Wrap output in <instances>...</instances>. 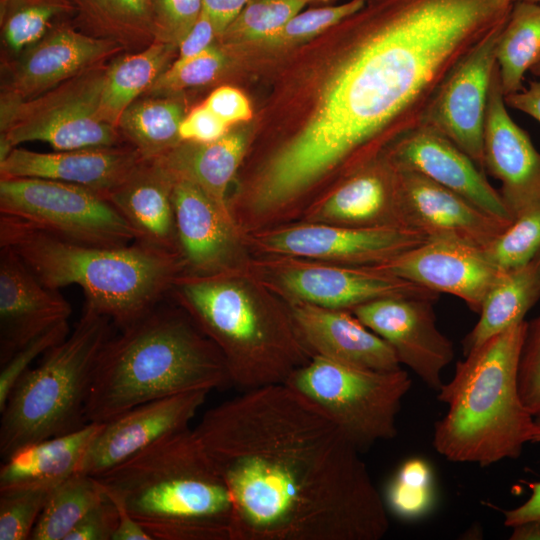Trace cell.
Instances as JSON below:
<instances>
[{"mask_svg": "<svg viewBox=\"0 0 540 540\" xmlns=\"http://www.w3.org/2000/svg\"><path fill=\"white\" fill-rule=\"evenodd\" d=\"M511 540H540V520H529L511 527Z\"/></svg>", "mask_w": 540, "mask_h": 540, "instance_id": "54", "label": "cell"}, {"mask_svg": "<svg viewBox=\"0 0 540 540\" xmlns=\"http://www.w3.org/2000/svg\"><path fill=\"white\" fill-rule=\"evenodd\" d=\"M226 64L222 50L210 46L184 61H174L147 91L149 96H172L184 89L206 85L215 80Z\"/></svg>", "mask_w": 540, "mask_h": 540, "instance_id": "41", "label": "cell"}, {"mask_svg": "<svg viewBox=\"0 0 540 540\" xmlns=\"http://www.w3.org/2000/svg\"><path fill=\"white\" fill-rule=\"evenodd\" d=\"M539 298L540 253L528 263L501 273L483 301L478 322L462 341L464 356L524 321Z\"/></svg>", "mask_w": 540, "mask_h": 540, "instance_id": "30", "label": "cell"}, {"mask_svg": "<svg viewBox=\"0 0 540 540\" xmlns=\"http://www.w3.org/2000/svg\"><path fill=\"white\" fill-rule=\"evenodd\" d=\"M109 318L84 307L65 340L49 349L18 380L0 411V455L85 424L95 365L111 336Z\"/></svg>", "mask_w": 540, "mask_h": 540, "instance_id": "8", "label": "cell"}, {"mask_svg": "<svg viewBox=\"0 0 540 540\" xmlns=\"http://www.w3.org/2000/svg\"><path fill=\"white\" fill-rule=\"evenodd\" d=\"M399 170L409 224L428 238L454 239L485 250L510 225L417 172Z\"/></svg>", "mask_w": 540, "mask_h": 540, "instance_id": "24", "label": "cell"}, {"mask_svg": "<svg viewBox=\"0 0 540 540\" xmlns=\"http://www.w3.org/2000/svg\"><path fill=\"white\" fill-rule=\"evenodd\" d=\"M540 59V3L515 1L496 46L504 96L523 89L525 73Z\"/></svg>", "mask_w": 540, "mask_h": 540, "instance_id": "34", "label": "cell"}, {"mask_svg": "<svg viewBox=\"0 0 540 540\" xmlns=\"http://www.w3.org/2000/svg\"><path fill=\"white\" fill-rule=\"evenodd\" d=\"M250 0H203V12L214 23L219 36L241 13Z\"/></svg>", "mask_w": 540, "mask_h": 540, "instance_id": "51", "label": "cell"}, {"mask_svg": "<svg viewBox=\"0 0 540 540\" xmlns=\"http://www.w3.org/2000/svg\"><path fill=\"white\" fill-rule=\"evenodd\" d=\"M219 36L212 20L202 11L197 21L180 41L175 61H184L208 49Z\"/></svg>", "mask_w": 540, "mask_h": 540, "instance_id": "49", "label": "cell"}, {"mask_svg": "<svg viewBox=\"0 0 540 540\" xmlns=\"http://www.w3.org/2000/svg\"><path fill=\"white\" fill-rule=\"evenodd\" d=\"M174 44L153 42L146 48L122 55L107 66L100 117L117 127L124 111L147 92L170 66Z\"/></svg>", "mask_w": 540, "mask_h": 540, "instance_id": "31", "label": "cell"}, {"mask_svg": "<svg viewBox=\"0 0 540 540\" xmlns=\"http://www.w3.org/2000/svg\"><path fill=\"white\" fill-rule=\"evenodd\" d=\"M536 424L534 443L540 442V419L536 420ZM528 487L531 491L529 498L521 505L503 512L505 526L511 528L525 521L540 520V481L529 483Z\"/></svg>", "mask_w": 540, "mask_h": 540, "instance_id": "50", "label": "cell"}, {"mask_svg": "<svg viewBox=\"0 0 540 540\" xmlns=\"http://www.w3.org/2000/svg\"><path fill=\"white\" fill-rule=\"evenodd\" d=\"M208 390H195L143 403L102 423L81 473L96 477L161 438L189 428Z\"/></svg>", "mask_w": 540, "mask_h": 540, "instance_id": "18", "label": "cell"}, {"mask_svg": "<svg viewBox=\"0 0 540 540\" xmlns=\"http://www.w3.org/2000/svg\"><path fill=\"white\" fill-rule=\"evenodd\" d=\"M247 145L243 133L232 132L206 143L182 141L153 160L175 178L195 183L229 213L227 199L230 186L244 162Z\"/></svg>", "mask_w": 540, "mask_h": 540, "instance_id": "29", "label": "cell"}, {"mask_svg": "<svg viewBox=\"0 0 540 540\" xmlns=\"http://www.w3.org/2000/svg\"><path fill=\"white\" fill-rule=\"evenodd\" d=\"M204 105L227 125L248 120L252 114L245 95L230 86L215 89Z\"/></svg>", "mask_w": 540, "mask_h": 540, "instance_id": "48", "label": "cell"}, {"mask_svg": "<svg viewBox=\"0 0 540 540\" xmlns=\"http://www.w3.org/2000/svg\"><path fill=\"white\" fill-rule=\"evenodd\" d=\"M435 301L387 297L361 304L351 312L392 347L401 365L438 391L444 383L442 372L454 358V347L436 326Z\"/></svg>", "mask_w": 540, "mask_h": 540, "instance_id": "14", "label": "cell"}, {"mask_svg": "<svg viewBox=\"0 0 540 540\" xmlns=\"http://www.w3.org/2000/svg\"><path fill=\"white\" fill-rule=\"evenodd\" d=\"M106 70L97 66L31 99L1 97L0 161L24 142L55 151L122 145L118 128L100 117Z\"/></svg>", "mask_w": 540, "mask_h": 540, "instance_id": "10", "label": "cell"}, {"mask_svg": "<svg viewBox=\"0 0 540 540\" xmlns=\"http://www.w3.org/2000/svg\"><path fill=\"white\" fill-rule=\"evenodd\" d=\"M70 303L43 285L9 248L0 246V365L53 326L67 322Z\"/></svg>", "mask_w": 540, "mask_h": 540, "instance_id": "23", "label": "cell"}, {"mask_svg": "<svg viewBox=\"0 0 540 540\" xmlns=\"http://www.w3.org/2000/svg\"><path fill=\"white\" fill-rule=\"evenodd\" d=\"M423 232L401 227H349L295 221L244 237L252 256L287 255L371 267L424 243Z\"/></svg>", "mask_w": 540, "mask_h": 540, "instance_id": "13", "label": "cell"}, {"mask_svg": "<svg viewBox=\"0 0 540 540\" xmlns=\"http://www.w3.org/2000/svg\"><path fill=\"white\" fill-rule=\"evenodd\" d=\"M86 33L140 51L155 42L153 0H70Z\"/></svg>", "mask_w": 540, "mask_h": 540, "instance_id": "32", "label": "cell"}, {"mask_svg": "<svg viewBox=\"0 0 540 540\" xmlns=\"http://www.w3.org/2000/svg\"><path fill=\"white\" fill-rule=\"evenodd\" d=\"M221 352L243 390L285 383L312 356L288 304L249 269L182 274L168 295Z\"/></svg>", "mask_w": 540, "mask_h": 540, "instance_id": "4", "label": "cell"}, {"mask_svg": "<svg viewBox=\"0 0 540 540\" xmlns=\"http://www.w3.org/2000/svg\"><path fill=\"white\" fill-rule=\"evenodd\" d=\"M53 489L48 486L0 488V540H30Z\"/></svg>", "mask_w": 540, "mask_h": 540, "instance_id": "38", "label": "cell"}, {"mask_svg": "<svg viewBox=\"0 0 540 540\" xmlns=\"http://www.w3.org/2000/svg\"><path fill=\"white\" fill-rule=\"evenodd\" d=\"M432 472L420 458L404 462L389 484L387 500L398 516L414 518L426 512L432 503Z\"/></svg>", "mask_w": 540, "mask_h": 540, "instance_id": "40", "label": "cell"}, {"mask_svg": "<svg viewBox=\"0 0 540 540\" xmlns=\"http://www.w3.org/2000/svg\"><path fill=\"white\" fill-rule=\"evenodd\" d=\"M385 154L398 168L431 179L508 225L513 221L485 172L436 129L421 125L395 141Z\"/></svg>", "mask_w": 540, "mask_h": 540, "instance_id": "22", "label": "cell"}, {"mask_svg": "<svg viewBox=\"0 0 540 540\" xmlns=\"http://www.w3.org/2000/svg\"><path fill=\"white\" fill-rule=\"evenodd\" d=\"M530 72L537 76V77H540V59L536 62V64L530 69Z\"/></svg>", "mask_w": 540, "mask_h": 540, "instance_id": "55", "label": "cell"}, {"mask_svg": "<svg viewBox=\"0 0 540 540\" xmlns=\"http://www.w3.org/2000/svg\"><path fill=\"white\" fill-rule=\"evenodd\" d=\"M118 519L115 504L105 494V497L78 522L65 540H112Z\"/></svg>", "mask_w": 540, "mask_h": 540, "instance_id": "46", "label": "cell"}, {"mask_svg": "<svg viewBox=\"0 0 540 540\" xmlns=\"http://www.w3.org/2000/svg\"><path fill=\"white\" fill-rule=\"evenodd\" d=\"M286 303L297 331L312 355L375 371L401 369L392 347L351 311L300 301Z\"/></svg>", "mask_w": 540, "mask_h": 540, "instance_id": "26", "label": "cell"}, {"mask_svg": "<svg viewBox=\"0 0 540 540\" xmlns=\"http://www.w3.org/2000/svg\"><path fill=\"white\" fill-rule=\"evenodd\" d=\"M526 327L524 320L465 355L437 391L448 409L435 423L433 446L447 460L489 466L518 458L534 443L536 420L517 379Z\"/></svg>", "mask_w": 540, "mask_h": 540, "instance_id": "7", "label": "cell"}, {"mask_svg": "<svg viewBox=\"0 0 540 540\" xmlns=\"http://www.w3.org/2000/svg\"><path fill=\"white\" fill-rule=\"evenodd\" d=\"M248 267L286 302L353 308L387 297L438 299V293L375 267H356L287 255L251 256Z\"/></svg>", "mask_w": 540, "mask_h": 540, "instance_id": "12", "label": "cell"}, {"mask_svg": "<svg viewBox=\"0 0 540 540\" xmlns=\"http://www.w3.org/2000/svg\"><path fill=\"white\" fill-rule=\"evenodd\" d=\"M227 128L228 125L203 104L183 118L179 136L182 141L206 143L224 136Z\"/></svg>", "mask_w": 540, "mask_h": 540, "instance_id": "47", "label": "cell"}, {"mask_svg": "<svg viewBox=\"0 0 540 540\" xmlns=\"http://www.w3.org/2000/svg\"><path fill=\"white\" fill-rule=\"evenodd\" d=\"M507 106L522 111L540 122V77L527 89L504 96Z\"/></svg>", "mask_w": 540, "mask_h": 540, "instance_id": "52", "label": "cell"}, {"mask_svg": "<svg viewBox=\"0 0 540 540\" xmlns=\"http://www.w3.org/2000/svg\"><path fill=\"white\" fill-rule=\"evenodd\" d=\"M172 200L183 274L212 275L248 264L252 255L232 217L199 186L175 178Z\"/></svg>", "mask_w": 540, "mask_h": 540, "instance_id": "16", "label": "cell"}, {"mask_svg": "<svg viewBox=\"0 0 540 540\" xmlns=\"http://www.w3.org/2000/svg\"><path fill=\"white\" fill-rule=\"evenodd\" d=\"M95 478L152 540H233L230 492L193 428L161 438Z\"/></svg>", "mask_w": 540, "mask_h": 540, "instance_id": "5", "label": "cell"}, {"mask_svg": "<svg viewBox=\"0 0 540 540\" xmlns=\"http://www.w3.org/2000/svg\"><path fill=\"white\" fill-rule=\"evenodd\" d=\"M0 246L12 250L46 287L77 285L85 305L122 329L164 301L184 272L175 255L136 242L118 247L69 242L0 214Z\"/></svg>", "mask_w": 540, "mask_h": 540, "instance_id": "6", "label": "cell"}, {"mask_svg": "<svg viewBox=\"0 0 540 540\" xmlns=\"http://www.w3.org/2000/svg\"><path fill=\"white\" fill-rule=\"evenodd\" d=\"M174 183V176L157 161L143 159L104 198L126 220L134 242L181 259L172 200Z\"/></svg>", "mask_w": 540, "mask_h": 540, "instance_id": "27", "label": "cell"}, {"mask_svg": "<svg viewBox=\"0 0 540 540\" xmlns=\"http://www.w3.org/2000/svg\"><path fill=\"white\" fill-rule=\"evenodd\" d=\"M101 428L102 424L87 423L73 432L19 448L1 465L0 488L55 487L81 472L87 451Z\"/></svg>", "mask_w": 540, "mask_h": 540, "instance_id": "28", "label": "cell"}, {"mask_svg": "<svg viewBox=\"0 0 540 540\" xmlns=\"http://www.w3.org/2000/svg\"><path fill=\"white\" fill-rule=\"evenodd\" d=\"M366 0H350L346 3L310 9L293 16L274 36L266 42L285 44L312 37L359 12Z\"/></svg>", "mask_w": 540, "mask_h": 540, "instance_id": "42", "label": "cell"}, {"mask_svg": "<svg viewBox=\"0 0 540 540\" xmlns=\"http://www.w3.org/2000/svg\"><path fill=\"white\" fill-rule=\"evenodd\" d=\"M0 214L78 244L118 247L135 240L126 220L103 196L57 180L0 178Z\"/></svg>", "mask_w": 540, "mask_h": 540, "instance_id": "11", "label": "cell"}, {"mask_svg": "<svg viewBox=\"0 0 540 540\" xmlns=\"http://www.w3.org/2000/svg\"><path fill=\"white\" fill-rule=\"evenodd\" d=\"M110 499L115 504L119 516L118 525L112 540H152L151 536L120 502L112 498Z\"/></svg>", "mask_w": 540, "mask_h": 540, "instance_id": "53", "label": "cell"}, {"mask_svg": "<svg viewBox=\"0 0 540 540\" xmlns=\"http://www.w3.org/2000/svg\"><path fill=\"white\" fill-rule=\"evenodd\" d=\"M124 50L114 41L61 25L8 64L1 97L34 98Z\"/></svg>", "mask_w": 540, "mask_h": 540, "instance_id": "19", "label": "cell"}, {"mask_svg": "<svg viewBox=\"0 0 540 540\" xmlns=\"http://www.w3.org/2000/svg\"><path fill=\"white\" fill-rule=\"evenodd\" d=\"M371 267L435 293L454 295L476 313L480 312L486 295L503 272L490 261L484 249L449 238H428L393 259Z\"/></svg>", "mask_w": 540, "mask_h": 540, "instance_id": "17", "label": "cell"}, {"mask_svg": "<svg viewBox=\"0 0 540 540\" xmlns=\"http://www.w3.org/2000/svg\"><path fill=\"white\" fill-rule=\"evenodd\" d=\"M483 163L485 172L501 182L498 191L512 220L540 202V152L506 109L497 64L486 109Z\"/></svg>", "mask_w": 540, "mask_h": 540, "instance_id": "20", "label": "cell"}, {"mask_svg": "<svg viewBox=\"0 0 540 540\" xmlns=\"http://www.w3.org/2000/svg\"><path fill=\"white\" fill-rule=\"evenodd\" d=\"M142 160L140 153L131 145L48 153L15 147L0 161V178L57 180L85 187L105 197Z\"/></svg>", "mask_w": 540, "mask_h": 540, "instance_id": "25", "label": "cell"}, {"mask_svg": "<svg viewBox=\"0 0 540 540\" xmlns=\"http://www.w3.org/2000/svg\"><path fill=\"white\" fill-rule=\"evenodd\" d=\"M67 322L57 324L37 336L21 349H19L6 363L1 365L0 371V411L3 409L12 389L30 368L33 361L44 355L49 349L59 344L69 335Z\"/></svg>", "mask_w": 540, "mask_h": 540, "instance_id": "43", "label": "cell"}, {"mask_svg": "<svg viewBox=\"0 0 540 540\" xmlns=\"http://www.w3.org/2000/svg\"><path fill=\"white\" fill-rule=\"evenodd\" d=\"M514 1H529V2L540 3V0H514Z\"/></svg>", "mask_w": 540, "mask_h": 540, "instance_id": "56", "label": "cell"}, {"mask_svg": "<svg viewBox=\"0 0 540 540\" xmlns=\"http://www.w3.org/2000/svg\"><path fill=\"white\" fill-rule=\"evenodd\" d=\"M514 0H377L355 31L308 122L241 181L248 223L301 220L345 178L423 125L450 73L501 29Z\"/></svg>", "mask_w": 540, "mask_h": 540, "instance_id": "1", "label": "cell"}, {"mask_svg": "<svg viewBox=\"0 0 540 540\" xmlns=\"http://www.w3.org/2000/svg\"><path fill=\"white\" fill-rule=\"evenodd\" d=\"M485 253L503 271L522 266L537 256L540 253V202L515 218Z\"/></svg>", "mask_w": 540, "mask_h": 540, "instance_id": "37", "label": "cell"}, {"mask_svg": "<svg viewBox=\"0 0 540 540\" xmlns=\"http://www.w3.org/2000/svg\"><path fill=\"white\" fill-rule=\"evenodd\" d=\"M285 384L322 409L363 452L397 435L412 380L402 368L375 371L312 355Z\"/></svg>", "mask_w": 540, "mask_h": 540, "instance_id": "9", "label": "cell"}, {"mask_svg": "<svg viewBox=\"0 0 540 540\" xmlns=\"http://www.w3.org/2000/svg\"><path fill=\"white\" fill-rule=\"evenodd\" d=\"M104 497L95 477L81 472L70 476L52 490L30 540H65Z\"/></svg>", "mask_w": 540, "mask_h": 540, "instance_id": "35", "label": "cell"}, {"mask_svg": "<svg viewBox=\"0 0 540 540\" xmlns=\"http://www.w3.org/2000/svg\"><path fill=\"white\" fill-rule=\"evenodd\" d=\"M181 104L171 96L137 99L122 114L118 131L145 160L158 158L182 142Z\"/></svg>", "mask_w": 540, "mask_h": 540, "instance_id": "33", "label": "cell"}, {"mask_svg": "<svg viewBox=\"0 0 540 540\" xmlns=\"http://www.w3.org/2000/svg\"><path fill=\"white\" fill-rule=\"evenodd\" d=\"M202 10L203 0H153L155 41L178 47Z\"/></svg>", "mask_w": 540, "mask_h": 540, "instance_id": "45", "label": "cell"}, {"mask_svg": "<svg viewBox=\"0 0 540 540\" xmlns=\"http://www.w3.org/2000/svg\"><path fill=\"white\" fill-rule=\"evenodd\" d=\"M119 330L98 356L87 423H105L153 400L232 384L219 349L175 303L162 301Z\"/></svg>", "mask_w": 540, "mask_h": 540, "instance_id": "3", "label": "cell"}, {"mask_svg": "<svg viewBox=\"0 0 540 540\" xmlns=\"http://www.w3.org/2000/svg\"><path fill=\"white\" fill-rule=\"evenodd\" d=\"M308 0L249 2L221 36L227 40L267 41L306 5Z\"/></svg>", "mask_w": 540, "mask_h": 540, "instance_id": "39", "label": "cell"}, {"mask_svg": "<svg viewBox=\"0 0 540 540\" xmlns=\"http://www.w3.org/2000/svg\"><path fill=\"white\" fill-rule=\"evenodd\" d=\"M73 10L70 0H1L3 47L18 57L53 30L59 16Z\"/></svg>", "mask_w": 540, "mask_h": 540, "instance_id": "36", "label": "cell"}, {"mask_svg": "<svg viewBox=\"0 0 540 540\" xmlns=\"http://www.w3.org/2000/svg\"><path fill=\"white\" fill-rule=\"evenodd\" d=\"M301 220L413 229L405 212L400 170L385 153L341 181Z\"/></svg>", "mask_w": 540, "mask_h": 540, "instance_id": "21", "label": "cell"}, {"mask_svg": "<svg viewBox=\"0 0 540 540\" xmlns=\"http://www.w3.org/2000/svg\"><path fill=\"white\" fill-rule=\"evenodd\" d=\"M194 433L230 492L233 540H379L384 500L361 451L285 383L207 410Z\"/></svg>", "mask_w": 540, "mask_h": 540, "instance_id": "2", "label": "cell"}, {"mask_svg": "<svg viewBox=\"0 0 540 540\" xmlns=\"http://www.w3.org/2000/svg\"><path fill=\"white\" fill-rule=\"evenodd\" d=\"M517 379L522 402L540 419V315L527 322Z\"/></svg>", "mask_w": 540, "mask_h": 540, "instance_id": "44", "label": "cell"}, {"mask_svg": "<svg viewBox=\"0 0 540 540\" xmlns=\"http://www.w3.org/2000/svg\"><path fill=\"white\" fill-rule=\"evenodd\" d=\"M502 28L484 39L450 73L423 123L454 142L484 172L485 117L491 77L497 64L496 46Z\"/></svg>", "mask_w": 540, "mask_h": 540, "instance_id": "15", "label": "cell"}]
</instances>
